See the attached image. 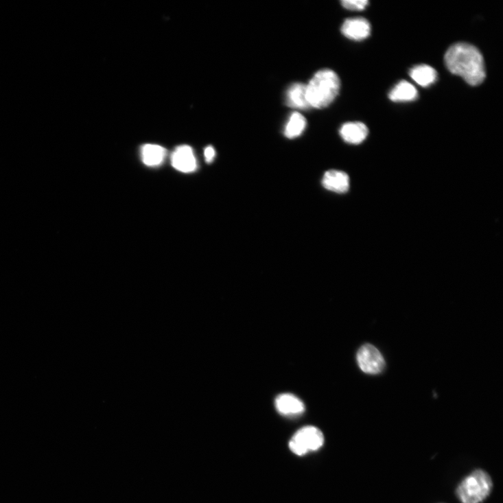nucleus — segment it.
<instances>
[{
  "label": "nucleus",
  "instance_id": "f257e3e1",
  "mask_svg": "<svg viewBox=\"0 0 503 503\" xmlns=\"http://www.w3.org/2000/svg\"><path fill=\"white\" fill-rule=\"evenodd\" d=\"M447 68L469 85L481 84L486 77L484 61L480 51L473 45L458 43L452 46L445 56Z\"/></svg>",
  "mask_w": 503,
  "mask_h": 503
},
{
  "label": "nucleus",
  "instance_id": "f03ea898",
  "mask_svg": "<svg viewBox=\"0 0 503 503\" xmlns=\"http://www.w3.org/2000/svg\"><path fill=\"white\" fill-rule=\"evenodd\" d=\"M340 81L331 69L318 71L306 85L307 100L309 106L324 108L330 105L339 93Z\"/></svg>",
  "mask_w": 503,
  "mask_h": 503
},
{
  "label": "nucleus",
  "instance_id": "7ed1b4c3",
  "mask_svg": "<svg viewBox=\"0 0 503 503\" xmlns=\"http://www.w3.org/2000/svg\"><path fill=\"white\" fill-rule=\"evenodd\" d=\"M492 487L490 476L484 471L478 470L461 482L456 493L462 503H480L489 496Z\"/></svg>",
  "mask_w": 503,
  "mask_h": 503
},
{
  "label": "nucleus",
  "instance_id": "20e7f679",
  "mask_svg": "<svg viewBox=\"0 0 503 503\" xmlns=\"http://www.w3.org/2000/svg\"><path fill=\"white\" fill-rule=\"evenodd\" d=\"M325 438L322 432L312 425H308L299 430L290 442L291 451L299 456L319 449L324 444Z\"/></svg>",
  "mask_w": 503,
  "mask_h": 503
},
{
  "label": "nucleus",
  "instance_id": "39448f33",
  "mask_svg": "<svg viewBox=\"0 0 503 503\" xmlns=\"http://www.w3.org/2000/svg\"><path fill=\"white\" fill-rule=\"evenodd\" d=\"M358 365L361 370L369 375H377L385 369V361L377 348L365 344L360 347L357 355Z\"/></svg>",
  "mask_w": 503,
  "mask_h": 503
},
{
  "label": "nucleus",
  "instance_id": "423d86ee",
  "mask_svg": "<svg viewBox=\"0 0 503 503\" xmlns=\"http://www.w3.org/2000/svg\"><path fill=\"white\" fill-rule=\"evenodd\" d=\"M172 165L176 170L183 173H190L197 169V161L194 152L189 145H180L174 151Z\"/></svg>",
  "mask_w": 503,
  "mask_h": 503
},
{
  "label": "nucleus",
  "instance_id": "0eeeda50",
  "mask_svg": "<svg viewBox=\"0 0 503 503\" xmlns=\"http://www.w3.org/2000/svg\"><path fill=\"white\" fill-rule=\"evenodd\" d=\"M370 23L364 18H353L344 21L341 31L343 35L350 40L361 41L368 38L371 34Z\"/></svg>",
  "mask_w": 503,
  "mask_h": 503
},
{
  "label": "nucleus",
  "instance_id": "6e6552de",
  "mask_svg": "<svg viewBox=\"0 0 503 503\" xmlns=\"http://www.w3.org/2000/svg\"><path fill=\"white\" fill-rule=\"evenodd\" d=\"M322 184L329 191L343 194L350 189V178L343 172L329 170L325 174Z\"/></svg>",
  "mask_w": 503,
  "mask_h": 503
},
{
  "label": "nucleus",
  "instance_id": "1a4fd4ad",
  "mask_svg": "<svg viewBox=\"0 0 503 503\" xmlns=\"http://www.w3.org/2000/svg\"><path fill=\"white\" fill-rule=\"evenodd\" d=\"M340 134L345 142L357 145L362 143L366 139L369 130L360 122L347 123L341 127Z\"/></svg>",
  "mask_w": 503,
  "mask_h": 503
},
{
  "label": "nucleus",
  "instance_id": "9d476101",
  "mask_svg": "<svg viewBox=\"0 0 503 503\" xmlns=\"http://www.w3.org/2000/svg\"><path fill=\"white\" fill-rule=\"evenodd\" d=\"M275 405L277 410L284 415H298L305 411L303 401L291 394L279 395L276 399Z\"/></svg>",
  "mask_w": 503,
  "mask_h": 503
},
{
  "label": "nucleus",
  "instance_id": "9b49d317",
  "mask_svg": "<svg viewBox=\"0 0 503 503\" xmlns=\"http://www.w3.org/2000/svg\"><path fill=\"white\" fill-rule=\"evenodd\" d=\"M285 102L289 107L305 110L309 106L307 100L306 85L296 83L291 85L286 92Z\"/></svg>",
  "mask_w": 503,
  "mask_h": 503
},
{
  "label": "nucleus",
  "instance_id": "f8f14e48",
  "mask_svg": "<svg viewBox=\"0 0 503 503\" xmlns=\"http://www.w3.org/2000/svg\"><path fill=\"white\" fill-rule=\"evenodd\" d=\"M410 75L415 83L423 88L430 86L437 80V71L427 65L414 67L410 71Z\"/></svg>",
  "mask_w": 503,
  "mask_h": 503
},
{
  "label": "nucleus",
  "instance_id": "ddd939ff",
  "mask_svg": "<svg viewBox=\"0 0 503 503\" xmlns=\"http://www.w3.org/2000/svg\"><path fill=\"white\" fill-rule=\"evenodd\" d=\"M166 153V149L161 145L145 144L141 148V159L145 165L156 167L163 162Z\"/></svg>",
  "mask_w": 503,
  "mask_h": 503
},
{
  "label": "nucleus",
  "instance_id": "4468645a",
  "mask_svg": "<svg viewBox=\"0 0 503 503\" xmlns=\"http://www.w3.org/2000/svg\"><path fill=\"white\" fill-rule=\"evenodd\" d=\"M389 97L396 102H411L418 97V92L413 85L406 81H402L390 91Z\"/></svg>",
  "mask_w": 503,
  "mask_h": 503
},
{
  "label": "nucleus",
  "instance_id": "2eb2a0df",
  "mask_svg": "<svg viewBox=\"0 0 503 503\" xmlns=\"http://www.w3.org/2000/svg\"><path fill=\"white\" fill-rule=\"evenodd\" d=\"M307 122L304 116L298 112L293 113L285 127L284 134L290 139L299 137L305 130Z\"/></svg>",
  "mask_w": 503,
  "mask_h": 503
},
{
  "label": "nucleus",
  "instance_id": "dca6fc26",
  "mask_svg": "<svg viewBox=\"0 0 503 503\" xmlns=\"http://www.w3.org/2000/svg\"><path fill=\"white\" fill-rule=\"evenodd\" d=\"M367 0H343L341 4L344 8L351 11H362L369 5Z\"/></svg>",
  "mask_w": 503,
  "mask_h": 503
},
{
  "label": "nucleus",
  "instance_id": "f3484780",
  "mask_svg": "<svg viewBox=\"0 0 503 503\" xmlns=\"http://www.w3.org/2000/svg\"><path fill=\"white\" fill-rule=\"evenodd\" d=\"M204 156L207 163H211L215 156V151L213 147L208 146L204 151Z\"/></svg>",
  "mask_w": 503,
  "mask_h": 503
}]
</instances>
